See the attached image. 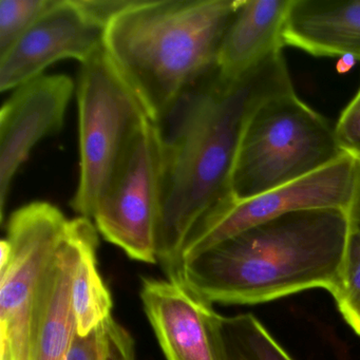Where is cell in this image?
<instances>
[{"instance_id":"obj_2","label":"cell","mask_w":360,"mask_h":360,"mask_svg":"<svg viewBox=\"0 0 360 360\" xmlns=\"http://www.w3.org/2000/svg\"><path fill=\"white\" fill-rule=\"evenodd\" d=\"M349 236L345 210L288 212L185 261L183 283L212 304H259L313 288L332 294Z\"/></svg>"},{"instance_id":"obj_4","label":"cell","mask_w":360,"mask_h":360,"mask_svg":"<svg viewBox=\"0 0 360 360\" xmlns=\"http://www.w3.org/2000/svg\"><path fill=\"white\" fill-rule=\"evenodd\" d=\"M335 127L295 91L265 101L244 131L231 191L244 201L314 174L345 157Z\"/></svg>"},{"instance_id":"obj_7","label":"cell","mask_w":360,"mask_h":360,"mask_svg":"<svg viewBox=\"0 0 360 360\" xmlns=\"http://www.w3.org/2000/svg\"><path fill=\"white\" fill-rule=\"evenodd\" d=\"M163 191V134L149 120L130 145L92 222L130 259L157 264Z\"/></svg>"},{"instance_id":"obj_9","label":"cell","mask_w":360,"mask_h":360,"mask_svg":"<svg viewBox=\"0 0 360 360\" xmlns=\"http://www.w3.org/2000/svg\"><path fill=\"white\" fill-rule=\"evenodd\" d=\"M105 28L92 20L79 0H56L53 6L0 56V91L39 79L62 60H89L104 48Z\"/></svg>"},{"instance_id":"obj_3","label":"cell","mask_w":360,"mask_h":360,"mask_svg":"<svg viewBox=\"0 0 360 360\" xmlns=\"http://www.w3.org/2000/svg\"><path fill=\"white\" fill-rule=\"evenodd\" d=\"M238 0H136L105 30L104 48L161 125L179 101L217 70Z\"/></svg>"},{"instance_id":"obj_11","label":"cell","mask_w":360,"mask_h":360,"mask_svg":"<svg viewBox=\"0 0 360 360\" xmlns=\"http://www.w3.org/2000/svg\"><path fill=\"white\" fill-rule=\"evenodd\" d=\"M141 300L166 360H219L212 303L184 283L142 278Z\"/></svg>"},{"instance_id":"obj_18","label":"cell","mask_w":360,"mask_h":360,"mask_svg":"<svg viewBox=\"0 0 360 360\" xmlns=\"http://www.w3.org/2000/svg\"><path fill=\"white\" fill-rule=\"evenodd\" d=\"M56 0H0V56L8 51Z\"/></svg>"},{"instance_id":"obj_5","label":"cell","mask_w":360,"mask_h":360,"mask_svg":"<svg viewBox=\"0 0 360 360\" xmlns=\"http://www.w3.org/2000/svg\"><path fill=\"white\" fill-rule=\"evenodd\" d=\"M77 94L79 180L70 204L91 220L130 145L151 117L105 48L81 65Z\"/></svg>"},{"instance_id":"obj_20","label":"cell","mask_w":360,"mask_h":360,"mask_svg":"<svg viewBox=\"0 0 360 360\" xmlns=\"http://www.w3.org/2000/svg\"><path fill=\"white\" fill-rule=\"evenodd\" d=\"M347 214L349 231L360 235V160H355V182Z\"/></svg>"},{"instance_id":"obj_8","label":"cell","mask_w":360,"mask_h":360,"mask_svg":"<svg viewBox=\"0 0 360 360\" xmlns=\"http://www.w3.org/2000/svg\"><path fill=\"white\" fill-rule=\"evenodd\" d=\"M354 182L355 159L345 155L314 174L252 199L233 198L198 223L185 244L183 263L254 225L288 212L323 208L347 212Z\"/></svg>"},{"instance_id":"obj_12","label":"cell","mask_w":360,"mask_h":360,"mask_svg":"<svg viewBox=\"0 0 360 360\" xmlns=\"http://www.w3.org/2000/svg\"><path fill=\"white\" fill-rule=\"evenodd\" d=\"M290 5V0H238L217 60L223 79H240L267 56L282 51Z\"/></svg>"},{"instance_id":"obj_14","label":"cell","mask_w":360,"mask_h":360,"mask_svg":"<svg viewBox=\"0 0 360 360\" xmlns=\"http://www.w3.org/2000/svg\"><path fill=\"white\" fill-rule=\"evenodd\" d=\"M98 229L92 220L83 217L79 257L71 290V303L79 336H87L112 316V297L98 271Z\"/></svg>"},{"instance_id":"obj_15","label":"cell","mask_w":360,"mask_h":360,"mask_svg":"<svg viewBox=\"0 0 360 360\" xmlns=\"http://www.w3.org/2000/svg\"><path fill=\"white\" fill-rule=\"evenodd\" d=\"M212 328L219 360H294L250 313L212 314Z\"/></svg>"},{"instance_id":"obj_1","label":"cell","mask_w":360,"mask_h":360,"mask_svg":"<svg viewBox=\"0 0 360 360\" xmlns=\"http://www.w3.org/2000/svg\"><path fill=\"white\" fill-rule=\"evenodd\" d=\"M294 91L282 51L226 81L218 70L189 90L161 124L163 191L157 258L166 279L183 283V250L198 223L233 199L231 180L252 113Z\"/></svg>"},{"instance_id":"obj_19","label":"cell","mask_w":360,"mask_h":360,"mask_svg":"<svg viewBox=\"0 0 360 360\" xmlns=\"http://www.w3.org/2000/svg\"><path fill=\"white\" fill-rule=\"evenodd\" d=\"M335 132L342 150L360 160V89L341 113Z\"/></svg>"},{"instance_id":"obj_17","label":"cell","mask_w":360,"mask_h":360,"mask_svg":"<svg viewBox=\"0 0 360 360\" xmlns=\"http://www.w3.org/2000/svg\"><path fill=\"white\" fill-rule=\"evenodd\" d=\"M339 313L360 336V235L349 231L338 285L332 292Z\"/></svg>"},{"instance_id":"obj_13","label":"cell","mask_w":360,"mask_h":360,"mask_svg":"<svg viewBox=\"0 0 360 360\" xmlns=\"http://www.w3.org/2000/svg\"><path fill=\"white\" fill-rule=\"evenodd\" d=\"M283 46L360 60V0H290Z\"/></svg>"},{"instance_id":"obj_6","label":"cell","mask_w":360,"mask_h":360,"mask_svg":"<svg viewBox=\"0 0 360 360\" xmlns=\"http://www.w3.org/2000/svg\"><path fill=\"white\" fill-rule=\"evenodd\" d=\"M69 221L46 201L31 202L10 216L6 238L11 258L0 269V360H37L46 277Z\"/></svg>"},{"instance_id":"obj_10","label":"cell","mask_w":360,"mask_h":360,"mask_svg":"<svg viewBox=\"0 0 360 360\" xmlns=\"http://www.w3.org/2000/svg\"><path fill=\"white\" fill-rule=\"evenodd\" d=\"M75 83L65 75H41L14 90L0 109V220L12 183L32 149L64 127Z\"/></svg>"},{"instance_id":"obj_16","label":"cell","mask_w":360,"mask_h":360,"mask_svg":"<svg viewBox=\"0 0 360 360\" xmlns=\"http://www.w3.org/2000/svg\"><path fill=\"white\" fill-rule=\"evenodd\" d=\"M66 360H136V345L111 316L87 336L75 334Z\"/></svg>"}]
</instances>
